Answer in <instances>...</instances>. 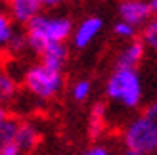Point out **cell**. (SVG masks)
Listing matches in <instances>:
<instances>
[{"label": "cell", "mask_w": 157, "mask_h": 155, "mask_svg": "<svg viewBox=\"0 0 157 155\" xmlns=\"http://www.w3.org/2000/svg\"><path fill=\"white\" fill-rule=\"evenodd\" d=\"M15 144L19 146L23 151H31L38 144V130L31 125V123H21V127L15 136Z\"/></svg>", "instance_id": "10"}, {"label": "cell", "mask_w": 157, "mask_h": 155, "mask_svg": "<svg viewBox=\"0 0 157 155\" xmlns=\"http://www.w3.org/2000/svg\"><path fill=\"white\" fill-rule=\"evenodd\" d=\"M25 35H27L29 48L40 54L46 46L56 42H65L69 36H73V25L65 15L40 12L27 25Z\"/></svg>", "instance_id": "1"}, {"label": "cell", "mask_w": 157, "mask_h": 155, "mask_svg": "<svg viewBox=\"0 0 157 155\" xmlns=\"http://www.w3.org/2000/svg\"><path fill=\"white\" fill-rule=\"evenodd\" d=\"M105 96L109 102L124 107L136 109L142 104L144 86L136 67H117L105 82Z\"/></svg>", "instance_id": "2"}, {"label": "cell", "mask_w": 157, "mask_h": 155, "mask_svg": "<svg viewBox=\"0 0 157 155\" xmlns=\"http://www.w3.org/2000/svg\"><path fill=\"white\" fill-rule=\"evenodd\" d=\"M10 17L19 25H29L42 10L40 0H10Z\"/></svg>", "instance_id": "7"}, {"label": "cell", "mask_w": 157, "mask_h": 155, "mask_svg": "<svg viewBox=\"0 0 157 155\" xmlns=\"http://www.w3.org/2000/svg\"><path fill=\"white\" fill-rule=\"evenodd\" d=\"M147 50H151L153 54H157V17L150 19L142 29V38H140Z\"/></svg>", "instance_id": "12"}, {"label": "cell", "mask_w": 157, "mask_h": 155, "mask_svg": "<svg viewBox=\"0 0 157 155\" xmlns=\"http://www.w3.org/2000/svg\"><path fill=\"white\" fill-rule=\"evenodd\" d=\"M21 153H23V149L15 142L2 144V148H0V155H21Z\"/></svg>", "instance_id": "18"}, {"label": "cell", "mask_w": 157, "mask_h": 155, "mask_svg": "<svg viewBox=\"0 0 157 155\" xmlns=\"http://www.w3.org/2000/svg\"><path fill=\"white\" fill-rule=\"evenodd\" d=\"M101 27H104V21H101L100 17H94L92 15V17L82 19L73 29V46L77 50L86 48V46L101 33Z\"/></svg>", "instance_id": "6"}, {"label": "cell", "mask_w": 157, "mask_h": 155, "mask_svg": "<svg viewBox=\"0 0 157 155\" xmlns=\"http://www.w3.org/2000/svg\"><path fill=\"white\" fill-rule=\"evenodd\" d=\"M123 155H144V153H140V151H136V149H132V148H127L123 151Z\"/></svg>", "instance_id": "22"}, {"label": "cell", "mask_w": 157, "mask_h": 155, "mask_svg": "<svg viewBox=\"0 0 157 155\" xmlns=\"http://www.w3.org/2000/svg\"><path fill=\"white\" fill-rule=\"evenodd\" d=\"M151 6H153V12H155V15H157V0H151Z\"/></svg>", "instance_id": "23"}, {"label": "cell", "mask_w": 157, "mask_h": 155, "mask_svg": "<svg viewBox=\"0 0 157 155\" xmlns=\"http://www.w3.org/2000/svg\"><path fill=\"white\" fill-rule=\"evenodd\" d=\"M19 127H21V123L15 117L2 115V119H0V142H2V144L15 142V136H17Z\"/></svg>", "instance_id": "11"}, {"label": "cell", "mask_w": 157, "mask_h": 155, "mask_svg": "<svg viewBox=\"0 0 157 155\" xmlns=\"http://www.w3.org/2000/svg\"><path fill=\"white\" fill-rule=\"evenodd\" d=\"M146 115H147V117H151V119H155V121H157V100H155V102H151L150 105L146 107Z\"/></svg>", "instance_id": "20"}, {"label": "cell", "mask_w": 157, "mask_h": 155, "mask_svg": "<svg viewBox=\"0 0 157 155\" xmlns=\"http://www.w3.org/2000/svg\"><path fill=\"white\" fill-rule=\"evenodd\" d=\"M38 56H40L42 63L50 65L54 69H63V65L67 63V59H69V52H67L63 42H56V44L46 46Z\"/></svg>", "instance_id": "9"}, {"label": "cell", "mask_w": 157, "mask_h": 155, "mask_svg": "<svg viewBox=\"0 0 157 155\" xmlns=\"http://www.w3.org/2000/svg\"><path fill=\"white\" fill-rule=\"evenodd\" d=\"M90 94H92V82L86 81V79L77 81L71 86V98L75 102H86Z\"/></svg>", "instance_id": "14"}, {"label": "cell", "mask_w": 157, "mask_h": 155, "mask_svg": "<svg viewBox=\"0 0 157 155\" xmlns=\"http://www.w3.org/2000/svg\"><path fill=\"white\" fill-rule=\"evenodd\" d=\"M6 2H10V0H6Z\"/></svg>", "instance_id": "24"}, {"label": "cell", "mask_w": 157, "mask_h": 155, "mask_svg": "<svg viewBox=\"0 0 157 155\" xmlns=\"http://www.w3.org/2000/svg\"><path fill=\"white\" fill-rule=\"evenodd\" d=\"M104 119H105V105L104 104H96L92 107L90 113V134L98 136L104 128Z\"/></svg>", "instance_id": "13"}, {"label": "cell", "mask_w": 157, "mask_h": 155, "mask_svg": "<svg viewBox=\"0 0 157 155\" xmlns=\"http://www.w3.org/2000/svg\"><path fill=\"white\" fill-rule=\"evenodd\" d=\"M144 50L146 44L142 40H134V38L128 40L117 56V67H136L144 59Z\"/></svg>", "instance_id": "8"}, {"label": "cell", "mask_w": 157, "mask_h": 155, "mask_svg": "<svg viewBox=\"0 0 157 155\" xmlns=\"http://www.w3.org/2000/svg\"><path fill=\"white\" fill-rule=\"evenodd\" d=\"M15 90H17V84H15L13 77L8 73L0 75V96H2V100H12L15 96Z\"/></svg>", "instance_id": "16"}, {"label": "cell", "mask_w": 157, "mask_h": 155, "mask_svg": "<svg viewBox=\"0 0 157 155\" xmlns=\"http://www.w3.org/2000/svg\"><path fill=\"white\" fill-rule=\"evenodd\" d=\"M63 0H40V4L42 8H48V10H52V8H58Z\"/></svg>", "instance_id": "21"}, {"label": "cell", "mask_w": 157, "mask_h": 155, "mask_svg": "<svg viewBox=\"0 0 157 155\" xmlns=\"http://www.w3.org/2000/svg\"><path fill=\"white\" fill-rule=\"evenodd\" d=\"M123 142L127 148H132L144 155H151L157 151V121L147 117L132 119L123 132Z\"/></svg>", "instance_id": "4"}, {"label": "cell", "mask_w": 157, "mask_h": 155, "mask_svg": "<svg viewBox=\"0 0 157 155\" xmlns=\"http://www.w3.org/2000/svg\"><path fill=\"white\" fill-rule=\"evenodd\" d=\"M153 6L146 0H121L119 4V17L132 23L134 27H144L151 19Z\"/></svg>", "instance_id": "5"}, {"label": "cell", "mask_w": 157, "mask_h": 155, "mask_svg": "<svg viewBox=\"0 0 157 155\" xmlns=\"http://www.w3.org/2000/svg\"><path fill=\"white\" fill-rule=\"evenodd\" d=\"M82 155H111V151H109V148H105V146L96 144V146H92V148H88Z\"/></svg>", "instance_id": "19"}, {"label": "cell", "mask_w": 157, "mask_h": 155, "mask_svg": "<svg viewBox=\"0 0 157 155\" xmlns=\"http://www.w3.org/2000/svg\"><path fill=\"white\" fill-rule=\"evenodd\" d=\"M113 33L119 36V38H124V40H132L136 35V27L132 25V23L124 21V19H119L113 25Z\"/></svg>", "instance_id": "17"}, {"label": "cell", "mask_w": 157, "mask_h": 155, "mask_svg": "<svg viewBox=\"0 0 157 155\" xmlns=\"http://www.w3.org/2000/svg\"><path fill=\"white\" fill-rule=\"evenodd\" d=\"M13 19L12 17H6V15H0V44L8 46V42L13 38V35L17 33L13 27Z\"/></svg>", "instance_id": "15"}, {"label": "cell", "mask_w": 157, "mask_h": 155, "mask_svg": "<svg viewBox=\"0 0 157 155\" xmlns=\"http://www.w3.org/2000/svg\"><path fill=\"white\" fill-rule=\"evenodd\" d=\"M23 82H25V88L36 100H52L63 90L61 69H54L42 61L27 69L23 75Z\"/></svg>", "instance_id": "3"}]
</instances>
